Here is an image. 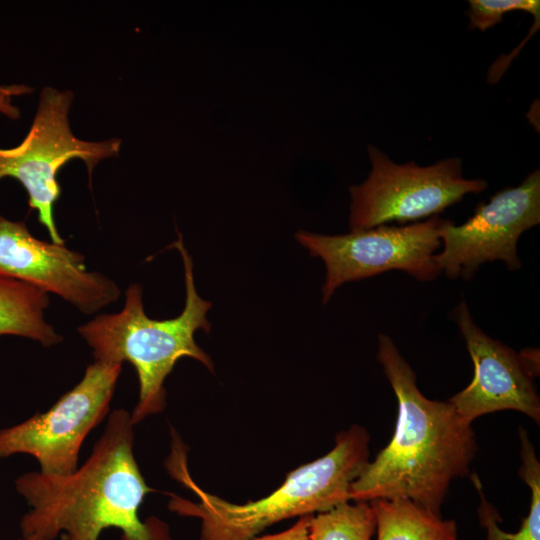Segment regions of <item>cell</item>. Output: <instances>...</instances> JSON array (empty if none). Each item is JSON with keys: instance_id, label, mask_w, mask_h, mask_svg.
I'll return each mask as SVG.
<instances>
[{"instance_id": "ba28073f", "label": "cell", "mask_w": 540, "mask_h": 540, "mask_svg": "<svg viewBox=\"0 0 540 540\" xmlns=\"http://www.w3.org/2000/svg\"><path fill=\"white\" fill-rule=\"evenodd\" d=\"M121 368L122 364L94 361L78 384L46 412L0 430V458L28 454L37 459L43 474L73 473L83 441L107 415Z\"/></svg>"}, {"instance_id": "4fadbf2b", "label": "cell", "mask_w": 540, "mask_h": 540, "mask_svg": "<svg viewBox=\"0 0 540 540\" xmlns=\"http://www.w3.org/2000/svg\"><path fill=\"white\" fill-rule=\"evenodd\" d=\"M377 540H457V525L407 498L370 501Z\"/></svg>"}, {"instance_id": "ac0fdd59", "label": "cell", "mask_w": 540, "mask_h": 540, "mask_svg": "<svg viewBox=\"0 0 540 540\" xmlns=\"http://www.w3.org/2000/svg\"><path fill=\"white\" fill-rule=\"evenodd\" d=\"M19 540H39V539H37V538H35V537H31V536H28V537L22 536V538L19 539ZM61 540H62V539H61Z\"/></svg>"}, {"instance_id": "5bb4252c", "label": "cell", "mask_w": 540, "mask_h": 540, "mask_svg": "<svg viewBox=\"0 0 540 540\" xmlns=\"http://www.w3.org/2000/svg\"><path fill=\"white\" fill-rule=\"evenodd\" d=\"M375 532L376 517L368 501H348L310 518V540H372Z\"/></svg>"}, {"instance_id": "8992f818", "label": "cell", "mask_w": 540, "mask_h": 540, "mask_svg": "<svg viewBox=\"0 0 540 540\" xmlns=\"http://www.w3.org/2000/svg\"><path fill=\"white\" fill-rule=\"evenodd\" d=\"M367 151L371 172L363 183L349 188L351 231L433 217L466 194L487 187L482 179L464 178L456 157L421 167L413 162L397 164L371 145Z\"/></svg>"}, {"instance_id": "7c38bea8", "label": "cell", "mask_w": 540, "mask_h": 540, "mask_svg": "<svg viewBox=\"0 0 540 540\" xmlns=\"http://www.w3.org/2000/svg\"><path fill=\"white\" fill-rule=\"evenodd\" d=\"M49 303L44 290L0 276V336L25 337L44 347L60 343L61 335L45 320L44 311Z\"/></svg>"}, {"instance_id": "8fae6325", "label": "cell", "mask_w": 540, "mask_h": 540, "mask_svg": "<svg viewBox=\"0 0 540 540\" xmlns=\"http://www.w3.org/2000/svg\"><path fill=\"white\" fill-rule=\"evenodd\" d=\"M450 317L458 325L474 365L470 384L448 400L458 414L472 423L485 414L515 410L539 423L537 373L520 353L486 335L474 323L466 302H460Z\"/></svg>"}, {"instance_id": "2e32d148", "label": "cell", "mask_w": 540, "mask_h": 540, "mask_svg": "<svg viewBox=\"0 0 540 540\" xmlns=\"http://www.w3.org/2000/svg\"><path fill=\"white\" fill-rule=\"evenodd\" d=\"M311 515L299 517V519L287 530L282 532L256 536L250 540H310L309 524Z\"/></svg>"}, {"instance_id": "277c9868", "label": "cell", "mask_w": 540, "mask_h": 540, "mask_svg": "<svg viewBox=\"0 0 540 540\" xmlns=\"http://www.w3.org/2000/svg\"><path fill=\"white\" fill-rule=\"evenodd\" d=\"M168 248H176L183 261L186 288L182 313L172 319L155 320L145 314L142 287L130 284L125 292L123 309L114 314H101L77 328L91 347L94 361L131 363L138 376L139 398L132 411L134 425L161 412L166 405L164 382L176 362L190 357L214 373V364L196 343L198 329L210 332L206 314L211 302L202 299L195 288L192 258L183 244L182 235Z\"/></svg>"}, {"instance_id": "3957f363", "label": "cell", "mask_w": 540, "mask_h": 540, "mask_svg": "<svg viewBox=\"0 0 540 540\" xmlns=\"http://www.w3.org/2000/svg\"><path fill=\"white\" fill-rule=\"evenodd\" d=\"M172 434L167 470L195 494L197 501L170 494L168 507L179 515L200 519V540H250L283 520L324 512L351 501L350 486L370 455L368 431L352 425L337 434L330 452L291 471L271 494L236 504L198 486L189 474L182 442L175 432Z\"/></svg>"}, {"instance_id": "9c48e42d", "label": "cell", "mask_w": 540, "mask_h": 540, "mask_svg": "<svg viewBox=\"0 0 540 540\" xmlns=\"http://www.w3.org/2000/svg\"><path fill=\"white\" fill-rule=\"evenodd\" d=\"M540 222V172L530 173L517 187L506 188L480 204L461 225L445 219L439 229L443 249L433 258L450 279L473 278L480 265L501 260L519 270L517 252L521 234Z\"/></svg>"}, {"instance_id": "5b68a950", "label": "cell", "mask_w": 540, "mask_h": 540, "mask_svg": "<svg viewBox=\"0 0 540 540\" xmlns=\"http://www.w3.org/2000/svg\"><path fill=\"white\" fill-rule=\"evenodd\" d=\"M72 100L71 91L45 87L26 137L16 147L0 148V180L12 177L23 185L30 209L36 210L55 244H64L54 219V204L61 195L57 173L70 160L81 159L91 179L94 167L117 156L121 145L116 138L100 142L77 138L68 118Z\"/></svg>"}, {"instance_id": "30bf717a", "label": "cell", "mask_w": 540, "mask_h": 540, "mask_svg": "<svg viewBox=\"0 0 540 540\" xmlns=\"http://www.w3.org/2000/svg\"><path fill=\"white\" fill-rule=\"evenodd\" d=\"M0 276L19 280L92 314L117 301L118 285L87 271L83 254L34 237L24 222L0 215Z\"/></svg>"}, {"instance_id": "7a4b0ae2", "label": "cell", "mask_w": 540, "mask_h": 540, "mask_svg": "<svg viewBox=\"0 0 540 540\" xmlns=\"http://www.w3.org/2000/svg\"><path fill=\"white\" fill-rule=\"evenodd\" d=\"M377 360L397 398V422L388 445L352 482L351 501L407 498L441 515L451 481L468 475L477 451L471 423L448 401L420 392L415 372L383 333Z\"/></svg>"}, {"instance_id": "52a82bcc", "label": "cell", "mask_w": 540, "mask_h": 540, "mask_svg": "<svg viewBox=\"0 0 540 540\" xmlns=\"http://www.w3.org/2000/svg\"><path fill=\"white\" fill-rule=\"evenodd\" d=\"M444 221L436 215L410 225H380L333 236L301 230L295 238L325 263V304L344 283L390 270L404 271L420 281L435 279L441 271L433 256L441 245L439 229Z\"/></svg>"}, {"instance_id": "e0dca14e", "label": "cell", "mask_w": 540, "mask_h": 540, "mask_svg": "<svg viewBox=\"0 0 540 540\" xmlns=\"http://www.w3.org/2000/svg\"><path fill=\"white\" fill-rule=\"evenodd\" d=\"M22 93L21 87H0V111L9 115L10 117H16L18 111L16 107L10 105L11 97Z\"/></svg>"}, {"instance_id": "6da1fadb", "label": "cell", "mask_w": 540, "mask_h": 540, "mask_svg": "<svg viewBox=\"0 0 540 540\" xmlns=\"http://www.w3.org/2000/svg\"><path fill=\"white\" fill-rule=\"evenodd\" d=\"M134 424L124 409L114 410L86 462L66 476L28 472L16 489L30 506L20 522L24 537L39 540H98L118 528L121 540H172L162 520H142L139 509L153 492L134 456Z\"/></svg>"}, {"instance_id": "9a60e30c", "label": "cell", "mask_w": 540, "mask_h": 540, "mask_svg": "<svg viewBox=\"0 0 540 540\" xmlns=\"http://www.w3.org/2000/svg\"><path fill=\"white\" fill-rule=\"evenodd\" d=\"M467 16L470 29L484 31L502 21L507 12L522 10L534 18L540 17V2L538 0H470Z\"/></svg>"}]
</instances>
